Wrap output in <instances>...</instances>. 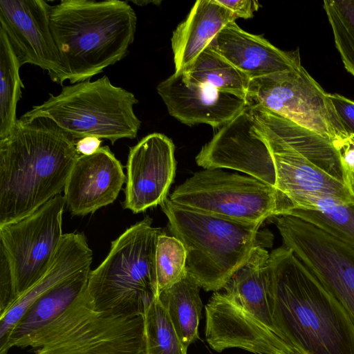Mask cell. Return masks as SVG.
Returning <instances> with one entry per match:
<instances>
[{"mask_svg": "<svg viewBox=\"0 0 354 354\" xmlns=\"http://www.w3.org/2000/svg\"><path fill=\"white\" fill-rule=\"evenodd\" d=\"M288 214L304 220L354 248V203L342 204L324 197L315 209H292Z\"/></svg>", "mask_w": 354, "mask_h": 354, "instance_id": "obj_27", "label": "cell"}, {"mask_svg": "<svg viewBox=\"0 0 354 354\" xmlns=\"http://www.w3.org/2000/svg\"><path fill=\"white\" fill-rule=\"evenodd\" d=\"M50 8L43 0H1L0 28L21 66H39L52 81L62 84L66 68L51 31Z\"/></svg>", "mask_w": 354, "mask_h": 354, "instance_id": "obj_13", "label": "cell"}, {"mask_svg": "<svg viewBox=\"0 0 354 354\" xmlns=\"http://www.w3.org/2000/svg\"><path fill=\"white\" fill-rule=\"evenodd\" d=\"M200 288L196 279L187 272L180 281L158 295L187 349L198 338V325L203 308Z\"/></svg>", "mask_w": 354, "mask_h": 354, "instance_id": "obj_24", "label": "cell"}, {"mask_svg": "<svg viewBox=\"0 0 354 354\" xmlns=\"http://www.w3.org/2000/svg\"><path fill=\"white\" fill-rule=\"evenodd\" d=\"M246 102L259 106L312 131L340 151L352 139L322 87L301 65L251 79Z\"/></svg>", "mask_w": 354, "mask_h": 354, "instance_id": "obj_10", "label": "cell"}, {"mask_svg": "<svg viewBox=\"0 0 354 354\" xmlns=\"http://www.w3.org/2000/svg\"><path fill=\"white\" fill-rule=\"evenodd\" d=\"M90 272V266L82 269L37 300L15 326L0 354H8L63 313L86 288Z\"/></svg>", "mask_w": 354, "mask_h": 354, "instance_id": "obj_23", "label": "cell"}, {"mask_svg": "<svg viewBox=\"0 0 354 354\" xmlns=\"http://www.w3.org/2000/svg\"><path fill=\"white\" fill-rule=\"evenodd\" d=\"M182 73L191 82L206 85L246 100L250 79L209 46Z\"/></svg>", "mask_w": 354, "mask_h": 354, "instance_id": "obj_25", "label": "cell"}, {"mask_svg": "<svg viewBox=\"0 0 354 354\" xmlns=\"http://www.w3.org/2000/svg\"><path fill=\"white\" fill-rule=\"evenodd\" d=\"M235 16L216 0H198L171 38L174 73L185 71Z\"/></svg>", "mask_w": 354, "mask_h": 354, "instance_id": "obj_21", "label": "cell"}, {"mask_svg": "<svg viewBox=\"0 0 354 354\" xmlns=\"http://www.w3.org/2000/svg\"><path fill=\"white\" fill-rule=\"evenodd\" d=\"M93 252L83 233L64 234L46 273L0 313V351L6 345L15 326L37 300L71 275L91 266Z\"/></svg>", "mask_w": 354, "mask_h": 354, "instance_id": "obj_20", "label": "cell"}, {"mask_svg": "<svg viewBox=\"0 0 354 354\" xmlns=\"http://www.w3.org/2000/svg\"><path fill=\"white\" fill-rule=\"evenodd\" d=\"M328 96L346 132L354 140V101L337 93Z\"/></svg>", "mask_w": 354, "mask_h": 354, "instance_id": "obj_31", "label": "cell"}, {"mask_svg": "<svg viewBox=\"0 0 354 354\" xmlns=\"http://www.w3.org/2000/svg\"><path fill=\"white\" fill-rule=\"evenodd\" d=\"M349 185L354 194V172H350Z\"/></svg>", "mask_w": 354, "mask_h": 354, "instance_id": "obj_36", "label": "cell"}, {"mask_svg": "<svg viewBox=\"0 0 354 354\" xmlns=\"http://www.w3.org/2000/svg\"><path fill=\"white\" fill-rule=\"evenodd\" d=\"M274 218L283 246L340 303L354 324V248L292 215Z\"/></svg>", "mask_w": 354, "mask_h": 354, "instance_id": "obj_12", "label": "cell"}, {"mask_svg": "<svg viewBox=\"0 0 354 354\" xmlns=\"http://www.w3.org/2000/svg\"><path fill=\"white\" fill-rule=\"evenodd\" d=\"M323 8L344 68L354 76V0H325Z\"/></svg>", "mask_w": 354, "mask_h": 354, "instance_id": "obj_29", "label": "cell"}, {"mask_svg": "<svg viewBox=\"0 0 354 354\" xmlns=\"http://www.w3.org/2000/svg\"><path fill=\"white\" fill-rule=\"evenodd\" d=\"M125 181L123 167L108 146L80 155L64 187L66 205L73 215L94 213L115 201Z\"/></svg>", "mask_w": 354, "mask_h": 354, "instance_id": "obj_18", "label": "cell"}, {"mask_svg": "<svg viewBox=\"0 0 354 354\" xmlns=\"http://www.w3.org/2000/svg\"><path fill=\"white\" fill-rule=\"evenodd\" d=\"M156 90L169 115L189 126L221 127L247 106L244 99L188 81L182 72L160 82Z\"/></svg>", "mask_w": 354, "mask_h": 354, "instance_id": "obj_17", "label": "cell"}, {"mask_svg": "<svg viewBox=\"0 0 354 354\" xmlns=\"http://www.w3.org/2000/svg\"><path fill=\"white\" fill-rule=\"evenodd\" d=\"M169 200L199 212L248 223H263L293 209L275 187L219 169L195 173L175 189Z\"/></svg>", "mask_w": 354, "mask_h": 354, "instance_id": "obj_9", "label": "cell"}, {"mask_svg": "<svg viewBox=\"0 0 354 354\" xmlns=\"http://www.w3.org/2000/svg\"><path fill=\"white\" fill-rule=\"evenodd\" d=\"M143 317L144 354H187L158 297L147 306Z\"/></svg>", "mask_w": 354, "mask_h": 354, "instance_id": "obj_28", "label": "cell"}, {"mask_svg": "<svg viewBox=\"0 0 354 354\" xmlns=\"http://www.w3.org/2000/svg\"><path fill=\"white\" fill-rule=\"evenodd\" d=\"M19 62L8 38L0 28V139L17 124V106L24 88L19 75Z\"/></svg>", "mask_w": 354, "mask_h": 354, "instance_id": "obj_26", "label": "cell"}, {"mask_svg": "<svg viewBox=\"0 0 354 354\" xmlns=\"http://www.w3.org/2000/svg\"><path fill=\"white\" fill-rule=\"evenodd\" d=\"M248 106L272 155L275 187L290 200L293 209L315 196L354 203L349 170L340 151L330 142L262 106Z\"/></svg>", "mask_w": 354, "mask_h": 354, "instance_id": "obj_3", "label": "cell"}, {"mask_svg": "<svg viewBox=\"0 0 354 354\" xmlns=\"http://www.w3.org/2000/svg\"><path fill=\"white\" fill-rule=\"evenodd\" d=\"M138 102L131 92L113 85L104 75L63 86L58 95L50 94L20 118H45L74 140L95 136L113 145L137 136L141 121L133 106Z\"/></svg>", "mask_w": 354, "mask_h": 354, "instance_id": "obj_7", "label": "cell"}, {"mask_svg": "<svg viewBox=\"0 0 354 354\" xmlns=\"http://www.w3.org/2000/svg\"><path fill=\"white\" fill-rule=\"evenodd\" d=\"M146 216L111 242L105 259L91 270L86 291L96 308L142 313L158 297L156 248L162 232Z\"/></svg>", "mask_w": 354, "mask_h": 354, "instance_id": "obj_8", "label": "cell"}, {"mask_svg": "<svg viewBox=\"0 0 354 354\" xmlns=\"http://www.w3.org/2000/svg\"><path fill=\"white\" fill-rule=\"evenodd\" d=\"M205 337L217 352L239 348L253 354H296L278 335L223 293L215 292L205 306Z\"/></svg>", "mask_w": 354, "mask_h": 354, "instance_id": "obj_16", "label": "cell"}, {"mask_svg": "<svg viewBox=\"0 0 354 354\" xmlns=\"http://www.w3.org/2000/svg\"><path fill=\"white\" fill-rule=\"evenodd\" d=\"M75 143L49 119H18L0 139V225L32 214L64 190L80 156Z\"/></svg>", "mask_w": 354, "mask_h": 354, "instance_id": "obj_2", "label": "cell"}, {"mask_svg": "<svg viewBox=\"0 0 354 354\" xmlns=\"http://www.w3.org/2000/svg\"><path fill=\"white\" fill-rule=\"evenodd\" d=\"M270 306L278 335L296 354H354V324L289 248L269 257Z\"/></svg>", "mask_w": 354, "mask_h": 354, "instance_id": "obj_1", "label": "cell"}, {"mask_svg": "<svg viewBox=\"0 0 354 354\" xmlns=\"http://www.w3.org/2000/svg\"><path fill=\"white\" fill-rule=\"evenodd\" d=\"M171 232L187 251V269L206 291L223 288L235 271L259 245L262 223L227 219L177 205H160Z\"/></svg>", "mask_w": 354, "mask_h": 354, "instance_id": "obj_5", "label": "cell"}, {"mask_svg": "<svg viewBox=\"0 0 354 354\" xmlns=\"http://www.w3.org/2000/svg\"><path fill=\"white\" fill-rule=\"evenodd\" d=\"M196 162L205 169L237 170L275 187L272 155L255 127L254 118L248 105L201 148Z\"/></svg>", "mask_w": 354, "mask_h": 354, "instance_id": "obj_14", "label": "cell"}, {"mask_svg": "<svg viewBox=\"0 0 354 354\" xmlns=\"http://www.w3.org/2000/svg\"><path fill=\"white\" fill-rule=\"evenodd\" d=\"M143 315L99 310L86 287L17 348L30 347L35 354H144Z\"/></svg>", "mask_w": 354, "mask_h": 354, "instance_id": "obj_6", "label": "cell"}, {"mask_svg": "<svg viewBox=\"0 0 354 354\" xmlns=\"http://www.w3.org/2000/svg\"><path fill=\"white\" fill-rule=\"evenodd\" d=\"M131 2H132L133 3H134L137 6H146L148 3L159 4L160 3V1H138V0L131 1Z\"/></svg>", "mask_w": 354, "mask_h": 354, "instance_id": "obj_35", "label": "cell"}, {"mask_svg": "<svg viewBox=\"0 0 354 354\" xmlns=\"http://www.w3.org/2000/svg\"><path fill=\"white\" fill-rule=\"evenodd\" d=\"M101 144L102 139L95 136H86L76 141L75 148L80 155L91 156L101 148Z\"/></svg>", "mask_w": 354, "mask_h": 354, "instance_id": "obj_33", "label": "cell"}, {"mask_svg": "<svg viewBox=\"0 0 354 354\" xmlns=\"http://www.w3.org/2000/svg\"><path fill=\"white\" fill-rule=\"evenodd\" d=\"M158 295L180 281L187 274V251L176 236L161 232L156 248Z\"/></svg>", "mask_w": 354, "mask_h": 354, "instance_id": "obj_30", "label": "cell"}, {"mask_svg": "<svg viewBox=\"0 0 354 354\" xmlns=\"http://www.w3.org/2000/svg\"><path fill=\"white\" fill-rule=\"evenodd\" d=\"M269 257L263 246L255 247L224 286L223 294L278 335L271 313Z\"/></svg>", "mask_w": 354, "mask_h": 354, "instance_id": "obj_22", "label": "cell"}, {"mask_svg": "<svg viewBox=\"0 0 354 354\" xmlns=\"http://www.w3.org/2000/svg\"><path fill=\"white\" fill-rule=\"evenodd\" d=\"M223 7L228 9L237 18L250 19L254 16L261 5L255 0H216Z\"/></svg>", "mask_w": 354, "mask_h": 354, "instance_id": "obj_32", "label": "cell"}, {"mask_svg": "<svg viewBox=\"0 0 354 354\" xmlns=\"http://www.w3.org/2000/svg\"><path fill=\"white\" fill-rule=\"evenodd\" d=\"M340 152L342 156L343 161L349 170V172H354V140L352 138L350 142L340 150Z\"/></svg>", "mask_w": 354, "mask_h": 354, "instance_id": "obj_34", "label": "cell"}, {"mask_svg": "<svg viewBox=\"0 0 354 354\" xmlns=\"http://www.w3.org/2000/svg\"><path fill=\"white\" fill-rule=\"evenodd\" d=\"M137 17L127 1L62 0L51 6L50 24L71 84L125 57Z\"/></svg>", "mask_w": 354, "mask_h": 354, "instance_id": "obj_4", "label": "cell"}, {"mask_svg": "<svg viewBox=\"0 0 354 354\" xmlns=\"http://www.w3.org/2000/svg\"><path fill=\"white\" fill-rule=\"evenodd\" d=\"M209 46L250 80L301 65L298 49L281 50L262 35L243 30L235 21L227 24Z\"/></svg>", "mask_w": 354, "mask_h": 354, "instance_id": "obj_19", "label": "cell"}, {"mask_svg": "<svg viewBox=\"0 0 354 354\" xmlns=\"http://www.w3.org/2000/svg\"><path fill=\"white\" fill-rule=\"evenodd\" d=\"M65 205L59 194L32 214L0 225V259L7 264L11 281L10 306L51 266L64 234Z\"/></svg>", "mask_w": 354, "mask_h": 354, "instance_id": "obj_11", "label": "cell"}, {"mask_svg": "<svg viewBox=\"0 0 354 354\" xmlns=\"http://www.w3.org/2000/svg\"><path fill=\"white\" fill-rule=\"evenodd\" d=\"M175 147L153 133L129 149L123 207L135 214L160 205L167 197L176 171Z\"/></svg>", "mask_w": 354, "mask_h": 354, "instance_id": "obj_15", "label": "cell"}]
</instances>
